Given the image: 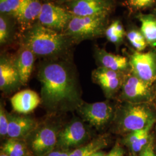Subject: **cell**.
<instances>
[{
    "instance_id": "4",
    "label": "cell",
    "mask_w": 156,
    "mask_h": 156,
    "mask_svg": "<svg viewBox=\"0 0 156 156\" xmlns=\"http://www.w3.org/2000/svg\"><path fill=\"white\" fill-rule=\"evenodd\" d=\"M108 15L75 16L68 23L64 34L74 41H81L99 37L105 32Z\"/></svg>"
},
{
    "instance_id": "33",
    "label": "cell",
    "mask_w": 156,
    "mask_h": 156,
    "mask_svg": "<svg viewBox=\"0 0 156 156\" xmlns=\"http://www.w3.org/2000/svg\"><path fill=\"white\" fill-rule=\"evenodd\" d=\"M58 1H60L62 2H75V1H76L78 0H58Z\"/></svg>"
},
{
    "instance_id": "14",
    "label": "cell",
    "mask_w": 156,
    "mask_h": 156,
    "mask_svg": "<svg viewBox=\"0 0 156 156\" xmlns=\"http://www.w3.org/2000/svg\"><path fill=\"white\" fill-rule=\"evenodd\" d=\"M41 98L35 91L31 90H24L17 92L11 98V103L15 111L27 114L34 111L39 105Z\"/></svg>"
},
{
    "instance_id": "23",
    "label": "cell",
    "mask_w": 156,
    "mask_h": 156,
    "mask_svg": "<svg viewBox=\"0 0 156 156\" xmlns=\"http://www.w3.org/2000/svg\"><path fill=\"white\" fill-rule=\"evenodd\" d=\"M127 38L129 43L137 50V51H142L145 50L147 46V42L141 31L133 30L127 34Z\"/></svg>"
},
{
    "instance_id": "5",
    "label": "cell",
    "mask_w": 156,
    "mask_h": 156,
    "mask_svg": "<svg viewBox=\"0 0 156 156\" xmlns=\"http://www.w3.org/2000/svg\"><path fill=\"white\" fill-rule=\"evenodd\" d=\"M129 64L138 78L151 84L156 82V51H135L130 56Z\"/></svg>"
},
{
    "instance_id": "29",
    "label": "cell",
    "mask_w": 156,
    "mask_h": 156,
    "mask_svg": "<svg viewBox=\"0 0 156 156\" xmlns=\"http://www.w3.org/2000/svg\"><path fill=\"white\" fill-rule=\"evenodd\" d=\"M140 156H156L154 151L153 140L151 138L148 144L140 151Z\"/></svg>"
},
{
    "instance_id": "2",
    "label": "cell",
    "mask_w": 156,
    "mask_h": 156,
    "mask_svg": "<svg viewBox=\"0 0 156 156\" xmlns=\"http://www.w3.org/2000/svg\"><path fill=\"white\" fill-rule=\"evenodd\" d=\"M71 41L64 34L58 33L38 23L25 34L23 46L35 56L53 57L66 51Z\"/></svg>"
},
{
    "instance_id": "26",
    "label": "cell",
    "mask_w": 156,
    "mask_h": 156,
    "mask_svg": "<svg viewBox=\"0 0 156 156\" xmlns=\"http://www.w3.org/2000/svg\"><path fill=\"white\" fill-rule=\"evenodd\" d=\"M9 126V113L6 112L3 105L0 107V135L1 136H7Z\"/></svg>"
},
{
    "instance_id": "27",
    "label": "cell",
    "mask_w": 156,
    "mask_h": 156,
    "mask_svg": "<svg viewBox=\"0 0 156 156\" xmlns=\"http://www.w3.org/2000/svg\"><path fill=\"white\" fill-rule=\"evenodd\" d=\"M105 34L108 40L114 44L118 45L123 41V37L118 35L116 31L114 22L112 23L111 24L106 28Z\"/></svg>"
},
{
    "instance_id": "10",
    "label": "cell",
    "mask_w": 156,
    "mask_h": 156,
    "mask_svg": "<svg viewBox=\"0 0 156 156\" xmlns=\"http://www.w3.org/2000/svg\"><path fill=\"white\" fill-rule=\"evenodd\" d=\"M87 135V130L83 123L76 120L68 124L58 134L57 146L64 151H67L82 144Z\"/></svg>"
},
{
    "instance_id": "9",
    "label": "cell",
    "mask_w": 156,
    "mask_h": 156,
    "mask_svg": "<svg viewBox=\"0 0 156 156\" xmlns=\"http://www.w3.org/2000/svg\"><path fill=\"white\" fill-rule=\"evenodd\" d=\"M31 141V148L34 155L46 156L57 146L58 133L53 126H46L36 129Z\"/></svg>"
},
{
    "instance_id": "8",
    "label": "cell",
    "mask_w": 156,
    "mask_h": 156,
    "mask_svg": "<svg viewBox=\"0 0 156 156\" xmlns=\"http://www.w3.org/2000/svg\"><path fill=\"white\" fill-rule=\"evenodd\" d=\"M73 17L69 12L48 2L43 4L38 20L46 27L60 31L66 30Z\"/></svg>"
},
{
    "instance_id": "22",
    "label": "cell",
    "mask_w": 156,
    "mask_h": 156,
    "mask_svg": "<svg viewBox=\"0 0 156 156\" xmlns=\"http://www.w3.org/2000/svg\"><path fill=\"white\" fill-rule=\"evenodd\" d=\"M155 122H151L145 128H144L142 134H140L138 140L129 147L131 151H134V153L140 152L144 149L145 146L148 144L151 138L150 131Z\"/></svg>"
},
{
    "instance_id": "3",
    "label": "cell",
    "mask_w": 156,
    "mask_h": 156,
    "mask_svg": "<svg viewBox=\"0 0 156 156\" xmlns=\"http://www.w3.org/2000/svg\"><path fill=\"white\" fill-rule=\"evenodd\" d=\"M156 121L151 109L141 104L129 103L122 108L116 116L117 129L123 133L142 129Z\"/></svg>"
},
{
    "instance_id": "19",
    "label": "cell",
    "mask_w": 156,
    "mask_h": 156,
    "mask_svg": "<svg viewBox=\"0 0 156 156\" xmlns=\"http://www.w3.org/2000/svg\"><path fill=\"white\" fill-rule=\"evenodd\" d=\"M141 23V33L147 43L152 47L156 46V17L152 15H138Z\"/></svg>"
},
{
    "instance_id": "20",
    "label": "cell",
    "mask_w": 156,
    "mask_h": 156,
    "mask_svg": "<svg viewBox=\"0 0 156 156\" xmlns=\"http://www.w3.org/2000/svg\"><path fill=\"white\" fill-rule=\"evenodd\" d=\"M106 140L104 137H98L86 145L80 146L71 151L69 156H91L106 147Z\"/></svg>"
},
{
    "instance_id": "7",
    "label": "cell",
    "mask_w": 156,
    "mask_h": 156,
    "mask_svg": "<svg viewBox=\"0 0 156 156\" xmlns=\"http://www.w3.org/2000/svg\"><path fill=\"white\" fill-rule=\"evenodd\" d=\"M151 86L132 73L124 79L121 87L122 98L132 104L149 101L152 98Z\"/></svg>"
},
{
    "instance_id": "17",
    "label": "cell",
    "mask_w": 156,
    "mask_h": 156,
    "mask_svg": "<svg viewBox=\"0 0 156 156\" xmlns=\"http://www.w3.org/2000/svg\"><path fill=\"white\" fill-rule=\"evenodd\" d=\"M96 60L100 62V67H104L114 71L123 73L129 67V62L125 57L112 54L102 49L95 50Z\"/></svg>"
},
{
    "instance_id": "31",
    "label": "cell",
    "mask_w": 156,
    "mask_h": 156,
    "mask_svg": "<svg viewBox=\"0 0 156 156\" xmlns=\"http://www.w3.org/2000/svg\"><path fill=\"white\" fill-rule=\"evenodd\" d=\"M70 153L69 151H52L46 156H69Z\"/></svg>"
},
{
    "instance_id": "6",
    "label": "cell",
    "mask_w": 156,
    "mask_h": 156,
    "mask_svg": "<svg viewBox=\"0 0 156 156\" xmlns=\"http://www.w3.org/2000/svg\"><path fill=\"white\" fill-rule=\"evenodd\" d=\"M77 110L85 121L97 128L106 125L113 115L112 107L106 101L82 102Z\"/></svg>"
},
{
    "instance_id": "16",
    "label": "cell",
    "mask_w": 156,
    "mask_h": 156,
    "mask_svg": "<svg viewBox=\"0 0 156 156\" xmlns=\"http://www.w3.org/2000/svg\"><path fill=\"white\" fill-rule=\"evenodd\" d=\"M42 5L40 0H21L13 15L20 23L29 24L38 19Z\"/></svg>"
},
{
    "instance_id": "12",
    "label": "cell",
    "mask_w": 156,
    "mask_h": 156,
    "mask_svg": "<svg viewBox=\"0 0 156 156\" xmlns=\"http://www.w3.org/2000/svg\"><path fill=\"white\" fill-rule=\"evenodd\" d=\"M70 4L69 12L75 16L108 15L112 6L109 0H78Z\"/></svg>"
},
{
    "instance_id": "36",
    "label": "cell",
    "mask_w": 156,
    "mask_h": 156,
    "mask_svg": "<svg viewBox=\"0 0 156 156\" xmlns=\"http://www.w3.org/2000/svg\"></svg>"
},
{
    "instance_id": "34",
    "label": "cell",
    "mask_w": 156,
    "mask_h": 156,
    "mask_svg": "<svg viewBox=\"0 0 156 156\" xmlns=\"http://www.w3.org/2000/svg\"><path fill=\"white\" fill-rule=\"evenodd\" d=\"M0 156H8V155H6V154H5L4 153H3L2 151H1V154H0Z\"/></svg>"
},
{
    "instance_id": "1",
    "label": "cell",
    "mask_w": 156,
    "mask_h": 156,
    "mask_svg": "<svg viewBox=\"0 0 156 156\" xmlns=\"http://www.w3.org/2000/svg\"><path fill=\"white\" fill-rule=\"evenodd\" d=\"M41 101L49 111L77 109L83 102L76 78L70 67L62 62H49L39 69Z\"/></svg>"
},
{
    "instance_id": "32",
    "label": "cell",
    "mask_w": 156,
    "mask_h": 156,
    "mask_svg": "<svg viewBox=\"0 0 156 156\" xmlns=\"http://www.w3.org/2000/svg\"><path fill=\"white\" fill-rule=\"evenodd\" d=\"M105 154L102 151H98L96 153H95L94 154H93L92 156H105Z\"/></svg>"
},
{
    "instance_id": "13",
    "label": "cell",
    "mask_w": 156,
    "mask_h": 156,
    "mask_svg": "<svg viewBox=\"0 0 156 156\" xmlns=\"http://www.w3.org/2000/svg\"><path fill=\"white\" fill-rule=\"evenodd\" d=\"M37 123L31 117L14 116L9 114L7 136L19 140L26 137L37 129Z\"/></svg>"
},
{
    "instance_id": "25",
    "label": "cell",
    "mask_w": 156,
    "mask_h": 156,
    "mask_svg": "<svg viewBox=\"0 0 156 156\" xmlns=\"http://www.w3.org/2000/svg\"><path fill=\"white\" fill-rule=\"evenodd\" d=\"M10 26L4 16L0 17V42L4 44L8 42L10 37Z\"/></svg>"
},
{
    "instance_id": "18",
    "label": "cell",
    "mask_w": 156,
    "mask_h": 156,
    "mask_svg": "<svg viewBox=\"0 0 156 156\" xmlns=\"http://www.w3.org/2000/svg\"><path fill=\"white\" fill-rule=\"evenodd\" d=\"M35 56L31 50L23 46L17 56L15 61H14L22 84L27 83L32 73Z\"/></svg>"
},
{
    "instance_id": "30",
    "label": "cell",
    "mask_w": 156,
    "mask_h": 156,
    "mask_svg": "<svg viewBox=\"0 0 156 156\" xmlns=\"http://www.w3.org/2000/svg\"><path fill=\"white\" fill-rule=\"evenodd\" d=\"M123 155L124 151L122 147L119 144H116L105 156H123Z\"/></svg>"
},
{
    "instance_id": "24",
    "label": "cell",
    "mask_w": 156,
    "mask_h": 156,
    "mask_svg": "<svg viewBox=\"0 0 156 156\" xmlns=\"http://www.w3.org/2000/svg\"><path fill=\"white\" fill-rule=\"evenodd\" d=\"M21 0H0V11L1 14L15 13Z\"/></svg>"
},
{
    "instance_id": "28",
    "label": "cell",
    "mask_w": 156,
    "mask_h": 156,
    "mask_svg": "<svg viewBox=\"0 0 156 156\" xmlns=\"http://www.w3.org/2000/svg\"><path fill=\"white\" fill-rule=\"evenodd\" d=\"M156 0H128V5L136 9H144L153 5Z\"/></svg>"
},
{
    "instance_id": "11",
    "label": "cell",
    "mask_w": 156,
    "mask_h": 156,
    "mask_svg": "<svg viewBox=\"0 0 156 156\" xmlns=\"http://www.w3.org/2000/svg\"><path fill=\"white\" fill-rule=\"evenodd\" d=\"M122 75L123 73L100 67L94 70L92 78L100 86L106 97H110L122 87L124 79Z\"/></svg>"
},
{
    "instance_id": "35",
    "label": "cell",
    "mask_w": 156,
    "mask_h": 156,
    "mask_svg": "<svg viewBox=\"0 0 156 156\" xmlns=\"http://www.w3.org/2000/svg\"></svg>"
},
{
    "instance_id": "15",
    "label": "cell",
    "mask_w": 156,
    "mask_h": 156,
    "mask_svg": "<svg viewBox=\"0 0 156 156\" xmlns=\"http://www.w3.org/2000/svg\"><path fill=\"white\" fill-rule=\"evenodd\" d=\"M21 84L14 62L2 57L0 62V89L5 92L15 89Z\"/></svg>"
},
{
    "instance_id": "21",
    "label": "cell",
    "mask_w": 156,
    "mask_h": 156,
    "mask_svg": "<svg viewBox=\"0 0 156 156\" xmlns=\"http://www.w3.org/2000/svg\"><path fill=\"white\" fill-rule=\"evenodd\" d=\"M1 149L2 151L8 156H26V154L25 145L17 139L7 140Z\"/></svg>"
}]
</instances>
